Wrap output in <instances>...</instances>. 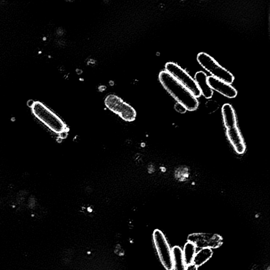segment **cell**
Masks as SVG:
<instances>
[{
	"instance_id": "cell-1",
	"label": "cell",
	"mask_w": 270,
	"mask_h": 270,
	"mask_svg": "<svg viewBox=\"0 0 270 270\" xmlns=\"http://www.w3.org/2000/svg\"><path fill=\"white\" fill-rule=\"evenodd\" d=\"M159 79L162 86L176 101L184 106L188 111H194L199 107V102L185 87L166 71L160 73Z\"/></svg>"
},
{
	"instance_id": "cell-2",
	"label": "cell",
	"mask_w": 270,
	"mask_h": 270,
	"mask_svg": "<svg viewBox=\"0 0 270 270\" xmlns=\"http://www.w3.org/2000/svg\"><path fill=\"white\" fill-rule=\"evenodd\" d=\"M222 114L226 136L237 154H243L246 146L237 122L235 110L232 106L225 104L222 108Z\"/></svg>"
},
{
	"instance_id": "cell-3",
	"label": "cell",
	"mask_w": 270,
	"mask_h": 270,
	"mask_svg": "<svg viewBox=\"0 0 270 270\" xmlns=\"http://www.w3.org/2000/svg\"><path fill=\"white\" fill-rule=\"evenodd\" d=\"M31 109L34 115L53 132L60 134L68 132L63 121L43 103L35 102Z\"/></svg>"
},
{
	"instance_id": "cell-4",
	"label": "cell",
	"mask_w": 270,
	"mask_h": 270,
	"mask_svg": "<svg viewBox=\"0 0 270 270\" xmlns=\"http://www.w3.org/2000/svg\"><path fill=\"white\" fill-rule=\"evenodd\" d=\"M197 60L201 66L209 72L212 76L228 84L233 83L235 78L232 73L221 66L209 54L201 53L198 55Z\"/></svg>"
},
{
	"instance_id": "cell-5",
	"label": "cell",
	"mask_w": 270,
	"mask_h": 270,
	"mask_svg": "<svg viewBox=\"0 0 270 270\" xmlns=\"http://www.w3.org/2000/svg\"><path fill=\"white\" fill-rule=\"evenodd\" d=\"M105 104L109 110L126 121L132 122L136 118L137 113L132 106L115 95L110 94L106 97Z\"/></svg>"
},
{
	"instance_id": "cell-6",
	"label": "cell",
	"mask_w": 270,
	"mask_h": 270,
	"mask_svg": "<svg viewBox=\"0 0 270 270\" xmlns=\"http://www.w3.org/2000/svg\"><path fill=\"white\" fill-rule=\"evenodd\" d=\"M155 249L162 266L166 270H173L172 253L164 234L159 229L154 230L153 234Z\"/></svg>"
},
{
	"instance_id": "cell-7",
	"label": "cell",
	"mask_w": 270,
	"mask_h": 270,
	"mask_svg": "<svg viewBox=\"0 0 270 270\" xmlns=\"http://www.w3.org/2000/svg\"><path fill=\"white\" fill-rule=\"evenodd\" d=\"M166 71L180 83L185 87L196 97L202 95L196 82L184 69L174 62H167L165 65Z\"/></svg>"
},
{
	"instance_id": "cell-8",
	"label": "cell",
	"mask_w": 270,
	"mask_h": 270,
	"mask_svg": "<svg viewBox=\"0 0 270 270\" xmlns=\"http://www.w3.org/2000/svg\"><path fill=\"white\" fill-rule=\"evenodd\" d=\"M188 242L193 243L199 249H217L223 243L222 237L213 233H193L188 236Z\"/></svg>"
},
{
	"instance_id": "cell-9",
	"label": "cell",
	"mask_w": 270,
	"mask_h": 270,
	"mask_svg": "<svg viewBox=\"0 0 270 270\" xmlns=\"http://www.w3.org/2000/svg\"><path fill=\"white\" fill-rule=\"evenodd\" d=\"M208 81L212 90H215L226 97L234 98L238 95V92L233 86L222 80L211 76L208 77Z\"/></svg>"
},
{
	"instance_id": "cell-10",
	"label": "cell",
	"mask_w": 270,
	"mask_h": 270,
	"mask_svg": "<svg viewBox=\"0 0 270 270\" xmlns=\"http://www.w3.org/2000/svg\"><path fill=\"white\" fill-rule=\"evenodd\" d=\"M208 76L205 72L199 71L196 73L194 80L201 95L207 99H210L214 94V91L208 83Z\"/></svg>"
},
{
	"instance_id": "cell-11",
	"label": "cell",
	"mask_w": 270,
	"mask_h": 270,
	"mask_svg": "<svg viewBox=\"0 0 270 270\" xmlns=\"http://www.w3.org/2000/svg\"><path fill=\"white\" fill-rule=\"evenodd\" d=\"M173 270H185L186 265L183 255V251L181 248L175 246L171 249Z\"/></svg>"
},
{
	"instance_id": "cell-12",
	"label": "cell",
	"mask_w": 270,
	"mask_h": 270,
	"mask_svg": "<svg viewBox=\"0 0 270 270\" xmlns=\"http://www.w3.org/2000/svg\"><path fill=\"white\" fill-rule=\"evenodd\" d=\"M213 256V251L211 249H201L196 253L193 261V263L198 267L202 266L206 264Z\"/></svg>"
},
{
	"instance_id": "cell-13",
	"label": "cell",
	"mask_w": 270,
	"mask_h": 270,
	"mask_svg": "<svg viewBox=\"0 0 270 270\" xmlns=\"http://www.w3.org/2000/svg\"><path fill=\"white\" fill-rule=\"evenodd\" d=\"M195 245L190 242H187L184 245L183 255L186 266L192 264L194 257L196 254Z\"/></svg>"
},
{
	"instance_id": "cell-14",
	"label": "cell",
	"mask_w": 270,
	"mask_h": 270,
	"mask_svg": "<svg viewBox=\"0 0 270 270\" xmlns=\"http://www.w3.org/2000/svg\"><path fill=\"white\" fill-rule=\"evenodd\" d=\"M206 108L210 112H214L217 110L219 106L216 101H209L206 104Z\"/></svg>"
},
{
	"instance_id": "cell-15",
	"label": "cell",
	"mask_w": 270,
	"mask_h": 270,
	"mask_svg": "<svg viewBox=\"0 0 270 270\" xmlns=\"http://www.w3.org/2000/svg\"><path fill=\"white\" fill-rule=\"evenodd\" d=\"M175 109L176 111L181 113H184L186 112L187 110L183 105L177 103L175 105Z\"/></svg>"
},
{
	"instance_id": "cell-16",
	"label": "cell",
	"mask_w": 270,
	"mask_h": 270,
	"mask_svg": "<svg viewBox=\"0 0 270 270\" xmlns=\"http://www.w3.org/2000/svg\"><path fill=\"white\" fill-rule=\"evenodd\" d=\"M185 270H198V267L192 264L186 266Z\"/></svg>"
}]
</instances>
